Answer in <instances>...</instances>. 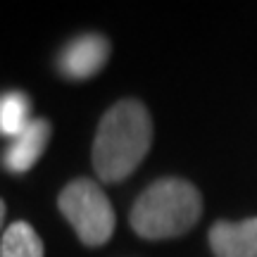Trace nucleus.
I'll use <instances>...</instances> for the list:
<instances>
[{"mask_svg": "<svg viewBox=\"0 0 257 257\" xmlns=\"http://www.w3.org/2000/svg\"><path fill=\"white\" fill-rule=\"evenodd\" d=\"M153 143V119L146 105L121 100L100 119L93 141V167L102 181H124L141 165Z\"/></svg>", "mask_w": 257, "mask_h": 257, "instance_id": "obj_1", "label": "nucleus"}, {"mask_svg": "<svg viewBox=\"0 0 257 257\" xmlns=\"http://www.w3.org/2000/svg\"><path fill=\"white\" fill-rule=\"evenodd\" d=\"M202 214L198 188L184 179H160L138 195L128 221L141 238L165 240L191 231Z\"/></svg>", "mask_w": 257, "mask_h": 257, "instance_id": "obj_2", "label": "nucleus"}, {"mask_svg": "<svg viewBox=\"0 0 257 257\" xmlns=\"http://www.w3.org/2000/svg\"><path fill=\"white\" fill-rule=\"evenodd\" d=\"M57 207L72 224L76 236L86 245H105L114 233V210L107 195L91 179H76L64 186L57 198Z\"/></svg>", "mask_w": 257, "mask_h": 257, "instance_id": "obj_3", "label": "nucleus"}, {"mask_svg": "<svg viewBox=\"0 0 257 257\" xmlns=\"http://www.w3.org/2000/svg\"><path fill=\"white\" fill-rule=\"evenodd\" d=\"M110 57V41L100 34H83L69 41L60 53V72L69 79H88L105 67Z\"/></svg>", "mask_w": 257, "mask_h": 257, "instance_id": "obj_4", "label": "nucleus"}, {"mask_svg": "<svg viewBox=\"0 0 257 257\" xmlns=\"http://www.w3.org/2000/svg\"><path fill=\"white\" fill-rule=\"evenodd\" d=\"M48 141H50V121L31 119L17 138H12V143L5 150V155H3L5 169L15 172V174L31 169L38 162V157L46 153Z\"/></svg>", "mask_w": 257, "mask_h": 257, "instance_id": "obj_5", "label": "nucleus"}, {"mask_svg": "<svg viewBox=\"0 0 257 257\" xmlns=\"http://www.w3.org/2000/svg\"><path fill=\"white\" fill-rule=\"evenodd\" d=\"M210 248L217 257H257V217L217 221L210 229Z\"/></svg>", "mask_w": 257, "mask_h": 257, "instance_id": "obj_6", "label": "nucleus"}, {"mask_svg": "<svg viewBox=\"0 0 257 257\" xmlns=\"http://www.w3.org/2000/svg\"><path fill=\"white\" fill-rule=\"evenodd\" d=\"M0 257H43V243L31 224L15 221L0 238Z\"/></svg>", "mask_w": 257, "mask_h": 257, "instance_id": "obj_7", "label": "nucleus"}, {"mask_svg": "<svg viewBox=\"0 0 257 257\" xmlns=\"http://www.w3.org/2000/svg\"><path fill=\"white\" fill-rule=\"evenodd\" d=\"M29 98L19 91L0 95V134L17 138L29 124Z\"/></svg>", "mask_w": 257, "mask_h": 257, "instance_id": "obj_8", "label": "nucleus"}, {"mask_svg": "<svg viewBox=\"0 0 257 257\" xmlns=\"http://www.w3.org/2000/svg\"><path fill=\"white\" fill-rule=\"evenodd\" d=\"M3 219H5V202L0 200V229H3Z\"/></svg>", "mask_w": 257, "mask_h": 257, "instance_id": "obj_9", "label": "nucleus"}]
</instances>
